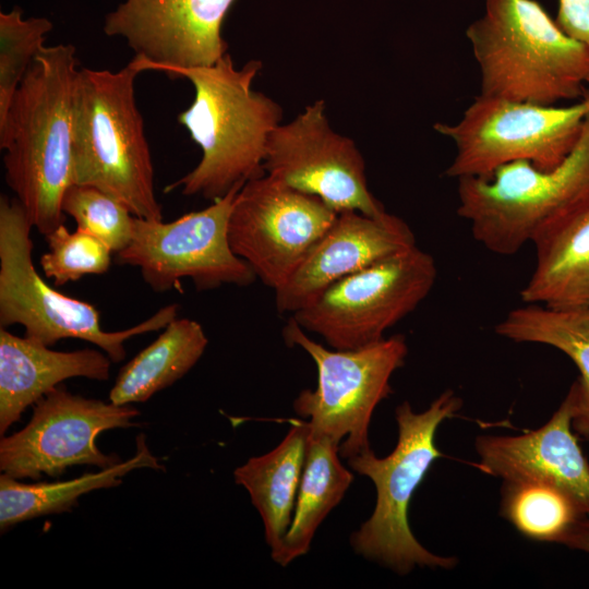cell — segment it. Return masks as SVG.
Listing matches in <instances>:
<instances>
[{"mask_svg":"<svg viewBox=\"0 0 589 589\" xmlns=\"http://www.w3.org/2000/svg\"><path fill=\"white\" fill-rule=\"evenodd\" d=\"M480 94L555 105L589 91V48L568 36L537 0H484L466 29Z\"/></svg>","mask_w":589,"mask_h":589,"instance_id":"obj_3","label":"cell"},{"mask_svg":"<svg viewBox=\"0 0 589 589\" xmlns=\"http://www.w3.org/2000/svg\"><path fill=\"white\" fill-rule=\"evenodd\" d=\"M32 224L14 196L0 197V326L20 324L25 336L51 347L76 338L101 348L112 362L125 358L124 342L133 336L164 329L179 305L168 304L137 325L116 332L100 326L99 311L49 286L33 262Z\"/></svg>","mask_w":589,"mask_h":589,"instance_id":"obj_6","label":"cell"},{"mask_svg":"<svg viewBox=\"0 0 589 589\" xmlns=\"http://www.w3.org/2000/svg\"><path fill=\"white\" fill-rule=\"evenodd\" d=\"M111 359L96 349L56 351L0 328V434L31 405L71 377L106 381Z\"/></svg>","mask_w":589,"mask_h":589,"instance_id":"obj_18","label":"cell"},{"mask_svg":"<svg viewBox=\"0 0 589 589\" xmlns=\"http://www.w3.org/2000/svg\"><path fill=\"white\" fill-rule=\"evenodd\" d=\"M558 543L569 549L589 553V517L577 519Z\"/></svg>","mask_w":589,"mask_h":589,"instance_id":"obj_30","label":"cell"},{"mask_svg":"<svg viewBox=\"0 0 589 589\" xmlns=\"http://www.w3.org/2000/svg\"><path fill=\"white\" fill-rule=\"evenodd\" d=\"M51 28L45 17L24 20L19 9L0 13V120Z\"/></svg>","mask_w":589,"mask_h":589,"instance_id":"obj_26","label":"cell"},{"mask_svg":"<svg viewBox=\"0 0 589 589\" xmlns=\"http://www.w3.org/2000/svg\"><path fill=\"white\" fill-rule=\"evenodd\" d=\"M45 237L49 251L41 255L40 266L56 287L85 275L104 274L110 267L111 249L83 229L70 231L62 224Z\"/></svg>","mask_w":589,"mask_h":589,"instance_id":"obj_28","label":"cell"},{"mask_svg":"<svg viewBox=\"0 0 589 589\" xmlns=\"http://www.w3.org/2000/svg\"><path fill=\"white\" fill-rule=\"evenodd\" d=\"M283 336L288 346L302 348L317 369L316 388L301 390L292 405L310 433L339 444L345 459L370 449V421L375 407L392 393L393 373L405 362V337L394 335L357 349H327L310 338L292 316Z\"/></svg>","mask_w":589,"mask_h":589,"instance_id":"obj_8","label":"cell"},{"mask_svg":"<svg viewBox=\"0 0 589 589\" xmlns=\"http://www.w3.org/2000/svg\"><path fill=\"white\" fill-rule=\"evenodd\" d=\"M352 480L353 474L339 459V444L309 431L293 517L276 563L287 566L309 551L316 529L342 500Z\"/></svg>","mask_w":589,"mask_h":589,"instance_id":"obj_22","label":"cell"},{"mask_svg":"<svg viewBox=\"0 0 589 589\" xmlns=\"http://www.w3.org/2000/svg\"><path fill=\"white\" fill-rule=\"evenodd\" d=\"M534 269L520 291L526 304L589 308V193L534 235Z\"/></svg>","mask_w":589,"mask_h":589,"instance_id":"obj_19","label":"cell"},{"mask_svg":"<svg viewBox=\"0 0 589 589\" xmlns=\"http://www.w3.org/2000/svg\"><path fill=\"white\" fill-rule=\"evenodd\" d=\"M242 187L170 223L134 216L131 242L117 253V263L139 267L156 292L179 290L183 278H190L199 290L250 286L256 276L233 253L228 239L230 213Z\"/></svg>","mask_w":589,"mask_h":589,"instance_id":"obj_11","label":"cell"},{"mask_svg":"<svg viewBox=\"0 0 589 589\" xmlns=\"http://www.w3.org/2000/svg\"><path fill=\"white\" fill-rule=\"evenodd\" d=\"M62 212L75 220L77 228L103 240L116 254L131 242L133 214L95 187L71 184L62 197Z\"/></svg>","mask_w":589,"mask_h":589,"instance_id":"obj_27","label":"cell"},{"mask_svg":"<svg viewBox=\"0 0 589 589\" xmlns=\"http://www.w3.org/2000/svg\"><path fill=\"white\" fill-rule=\"evenodd\" d=\"M557 25L589 48V0H558Z\"/></svg>","mask_w":589,"mask_h":589,"instance_id":"obj_29","label":"cell"},{"mask_svg":"<svg viewBox=\"0 0 589 589\" xmlns=\"http://www.w3.org/2000/svg\"><path fill=\"white\" fill-rule=\"evenodd\" d=\"M142 71L132 59L117 72L81 68L73 91V183L95 187L133 216L163 220L144 120L135 99Z\"/></svg>","mask_w":589,"mask_h":589,"instance_id":"obj_4","label":"cell"},{"mask_svg":"<svg viewBox=\"0 0 589 589\" xmlns=\"http://www.w3.org/2000/svg\"><path fill=\"white\" fill-rule=\"evenodd\" d=\"M289 422L291 426L277 447L250 458L233 472L236 483L249 492L262 517L273 560L291 524L310 431L304 419Z\"/></svg>","mask_w":589,"mask_h":589,"instance_id":"obj_20","label":"cell"},{"mask_svg":"<svg viewBox=\"0 0 589 589\" xmlns=\"http://www.w3.org/2000/svg\"><path fill=\"white\" fill-rule=\"evenodd\" d=\"M235 1L125 0L106 15L104 32L127 40L142 72L208 67L227 53L221 29Z\"/></svg>","mask_w":589,"mask_h":589,"instance_id":"obj_15","label":"cell"},{"mask_svg":"<svg viewBox=\"0 0 589 589\" xmlns=\"http://www.w3.org/2000/svg\"><path fill=\"white\" fill-rule=\"evenodd\" d=\"M317 196L263 175L238 192L228 223L236 255L276 290L300 265L337 216Z\"/></svg>","mask_w":589,"mask_h":589,"instance_id":"obj_12","label":"cell"},{"mask_svg":"<svg viewBox=\"0 0 589 589\" xmlns=\"http://www.w3.org/2000/svg\"><path fill=\"white\" fill-rule=\"evenodd\" d=\"M575 410L572 385L558 409L539 429L517 436H479V469L504 481L534 480L556 485L573 497L584 517H589V462L573 433Z\"/></svg>","mask_w":589,"mask_h":589,"instance_id":"obj_17","label":"cell"},{"mask_svg":"<svg viewBox=\"0 0 589 589\" xmlns=\"http://www.w3.org/2000/svg\"><path fill=\"white\" fill-rule=\"evenodd\" d=\"M414 245L411 228L395 215L340 212L287 281L274 290L276 308L293 314L337 280Z\"/></svg>","mask_w":589,"mask_h":589,"instance_id":"obj_16","label":"cell"},{"mask_svg":"<svg viewBox=\"0 0 589 589\" xmlns=\"http://www.w3.org/2000/svg\"><path fill=\"white\" fill-rule=\"evenodd\" d=\"M495 332L516 342L554 347L572 359L580 373L573 383L576 410L572 428L589 442V308L558 310L525 303L509 311Z\"/></svg>","mask_w":589,"mask_h":589,"instance_id":"obj_21","label":"cell"},{"mask_svg":"<svg viewBox=\"0 0 589 589\" xmlns=\"http://www.w3.org/2000/svg\"><path fill=\"white\" fill-rule=\"evenodd\" d=\"M458 215L477 242L513 255L552 218L589 193V113L578 142L555 168L527 160L496 168L490 177L457 179Z\"/></svg>","mask_w":589,"mask_h":589,"instance_id":"obj_7","label":"cell"},{"mask_svg":"<svg viewBox=\"0 0 589 589\" xmlns=\"http://www.w3.org/2000/svg\"><path fill=\"white\" fill-rule=\"evenodd\" d=\"M264 170L337 213L356 211L374 217L386 213L369 190L363 156L351 139L332 129L323 100L272 132Z\"/></svg>","mask_w":589,"mask_h":589,"instance_id":"obj_14","label":"cell"},{"mask_svg":"<svg viewBox=\"0 0 589 589\" xmlns=\"http://www.w3.org/2000/svg\"><path fill=\"white\" fill-rule=\"evenodd\" d=\"M436 277L434 259L414 245L337 280L292 317L333 349L361 348L410 314Z\"/></svg>","mask_w":589,"mask_h":589,"instance_id":"obj_10","label":"cell"},{"mask_svg":"<svg viewBox=\"0 0 589 589\" xmlns=\"http://www.w3.org/2000/svg\"><path fill=\"white\" fill-rule=\"evenodd\" d=\"M461 400L454 392L442 393L430 407L414 412L408 401L396 408L398 441L395 449L378 458L370 449L348 459L351 469L372 480L376 504L371 517L351 534L356 553L400 575L414 567L453 568L455 557L436 555L412 534L408 521L411 497L433 461L443 456L435 446L442 421L454 417Z\"/></svg>","mask_w":589,"mask_h":589,"instance_id":"obj_5","label":"cell"},{"mask_svg":"<svg viewBox=\"0 0 589 589\" xmlns=\"http://www.w3.org/2000/svg\"><path fill=\"white\" fill-rule=\"evenodd\" d=\"M137 468L161 469L139 435L136 453L127 460L99 472L57 482L22 483L2 473L0 477V528L5 531L21 521L70 510L81 495L98 489H109L121 483L120 478Z\"/></svg>","mask_w":589,"mask_h":589,"instance_id":"obj_24","label":"cell"},{"mask_svg":"<svg viewBox=\"0 0 589 589\" xmlns=\"http://www.w3.org/2000/svg\"><path fill=\"white\" fill-rule=\"evenodd\" d=\"M207 344L199 322L173 318L151 345L121 369L110 390V401L116 405L146 401L185 375Z\"/></svg>","mask_w":589,"mask_h":589,"instance_id":"obj_23","label":"cell"},{"mask_svg":"<svg viewBox=\"0 0 589 589\" xmlns=\"http://www.w3.org/2000/svg\"><path fill=\"white\" fill-rule=\"evenodd\" d=\"M502 492V514L533 540L558 543L572 525L584 517L573 497L551 483L507 480Z\"/></svg>","mask_w":589,"mask_h":589,"instance_id":"obj_25","label":"cell"},{"mask_svg":"<svg viewBox=\"0 0 589 589\" xmlns=\"http://www.w3.org/2000/svg\"><path fill=\"white\" fill-rule=\"evenodd\" d=\"M137 416L130 405L85 398L57 386L35 404L22 430L1 438L0 469L17 480H38L44 473L57 477L76 465L113 467L121 459L104 454L96 437L107 430L136 425Z\"/></svg>","mask_w":589,"mask_h":589,"instance_id":"obj_13","label":"cell"},{"mask_svg":"<svg viewBox=\"0 0 589 589\" xmlns=\"http://www.w3.org/2000/svg\"><path fill=\"white\" fill-rule=\"evenodd\" d=\"M75 52L70 44L44 46L0 120L5 182L44 236L64 224L62 197L73 184Z\"/></svg>","mask_w":589,"mask_h":589,"instance_id":"obj_1","label":"cell"},{"mask_svg":"<svg viewBox=\"0 0 589 589\" xmlns=\"http://www.w3.org/2000/svg\"><path fill=\"white\" fill-rule=\"evenodd\" d=\"M262 64L257 60L237 69L227 52L208 67L175 70L170 77H185L194 86L192 104L178 122L201 147L197 166L168 184L187 196L216 201L238 184L263 176L267 141L280 124V106L252 88Z\"/></svg>","mask_w":589,"mask_h":589,"instance_id":"obj_2","label":"cell"},{"mask_svg":"<svg viewBox=\"0 0 589 589\" xmlns=\"http://www.w3.org/2000/svg\"><path fill=\"white\" fill-rule=\"evenodd\" d=\"M588 113L589 91L565 107L478 95L456 123L434 125L456 147L445 176L486 178L516 160L555 168L575 147Z\"/></svg>","mask_w":589,"mask_h":589,"instance_id":"obj_9","label":"cell"}]
</instances>
